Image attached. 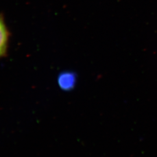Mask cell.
<instances>
[{
    "label": "cell",
    "mask_w": 157,
    "mask_h": 157,
    "mask_svg": "<svg viewBox=\"0 0 157 157\" xmlns=\"http://www.w3.org/2000/svg\"><path fill=\"white\" fill-rule=\"evenodd\" d=\"M76 82V74L71 72L61 73L58 78V83L62 90H70L75 86Z\"/></svg>",
    "instance_id": "cell-1"
},
{
    "label": "cell",
    "mask_w": 157,
    "mask_h": 157,
    "mask_svg": "<svg viewBox=\"0 0 157 157\" xmlns=\"http://www.w3.org/2000/svg\"><path fill=\"white\" fill-rule=\"evenodd\" d=\"M8 40V31L2 17L0 16V57L6 53Z\"/></svg>",
    "instance_id": "cell-2"
}]
</instances>
